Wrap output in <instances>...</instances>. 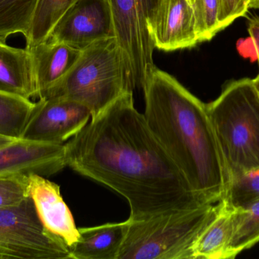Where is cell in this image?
Segmentation results:
<instances>
[{
    "label": "cell",
    "instance_id": "cell-1",
    "mask_svg": "<svg viewBox=\"0 0 259 259\" xmlns=\"http://www.w3.org/2000/svg\"><path fill=\"white\" fill-rule=\"evenodd\" d=\"M67 167L128 202L129 218L208 204L191 187L127 91L65 143Z\"/></svg>",
    "mask_w": 259,
    "mask_h": 259
},
{
    "label": "cell",
    "instance_id": "cell-2",
    "mask_svg": "<svg viewBox=\"0 0 259 259\" xmlns=\"http://www.w3.org/2000/svg\"><path fill=\"white\" fill-rule=\"evenodd\" d=\"M142 89L145 120L192 190L206 203L220 202L229 174L206 104L155 66Z\"/></svg>",
    "mask_w": 259,
    "mask_h": 259
},
{
    "label": "cell",
    "instance_id": "cell-3",
    "mask_svg": "<svg viewBox=\"0 0 259 259\" xmlns=\"http://www.w3.org/2000/svg\"><path fill=\"white\" fill-rule=\"evenodd\" d=\"M134 88L125 56L112 38L83 49L68 74L39 99H70L84 105L94 117Z\"/></svg>",
    "mask_w": 259,
    "mask_h": 259
},
{
    "label": "cell",
    "instance_id": "cell-4",
    "mask_svg": "<svg viewBox=\"0 0 259 259\" xmlns=\"http://www.w3.org/2000/svg\"><path fill=\"white\" fill-rule=\"evenodd\" d=\"M206 106L229 179L259 168V93L252 79L229 82Z\"/></svg>",
    "mask_w": 259,
    "mask_h": 259
},
{
    "label": "cell",
    "instance_id": "cell-5",
    "mask_svg": "<svg viewBox=\"0 0 259 259\" xmlns=\"http://www.w3.org/2000/svg\"><path fill=\"white\" fill-rule=\"evenodd\" d=\"M219 208L220 202L144 218L128 217L118 259H194L195 243Z\"/></svg>",
    "mask_w": 259,
    "mask_h": 259
},
{
    "label": "cell",
    "instance_id": "cell-6",
    "mask_svg": "<svg viewBox=\"0 0 259 259\" xmlns=\"http://www.w3.org/2000/svg\"><path fill=\"white\" fill-rule=\"evenodd\" d=\"M71 259L68 246L41 223L31 198L0 208V259Z\"/></svg>",
    "mask_w": 259,
    "mask_h": 259
},
{
    "label": "cell",
    "instance_id": "cell-7",
    "mask_svg": "<svg viewBox=\"0 0 259 259\" xmlns=\"http://www.w3.org/2000/svg\"><path fill=\"white\" fill-rule=\"evenodd\" d=\"M161 0H108L115 39L122 50L135 87L142 88L155 66L152 27Z\"/></svg>",
    "mask_w": 259,
    "mask_h": 259
},
{
    "label": "cell",
    "instance_id": "cell-8",
    "mask_svg": "<svg viewBox=\"0 0 259 259\" xmlns=\"http://www.w3.org/2000/svg\"><path fill=\"white\" fill-rule=\"evenodd\" d=\"M91 118L90 109L74 100L62 97L39 99L21 138L65 144L84 128Z\"/></svg>",
    "mask_w": 259,
    "mask_h": 259
},
{
    "label": "cell",
    "instance_id": "cell-9",
    "mask_svg": "<svg viewBox=\"0 0 259 259\" xmlns=\"http://www.w3.org/2000/svg\"><path fill=\"white\" fill-rule=\"evenodd\" d=\"M115 38L108 0H78L55 26L49 41L63 43L78 50Z\"/></svg>",
    "mask_w": 259,
    "mask_h": 259
},
{
    "label": "cell",
    "instance_id": "cell-10",
    "mask_svg": "<svg viewBox=\"0 0 259 259\" xmlns=\"http://www.w3.org/2000/svg\"><path fill=\"white\" fill-rule=\"evenodd\" d=\"M67 167L65 144L15 140L0 146V177L53 176Z\"/></svg>",
    "mask_w": 259,
    "mask_h": 259
},
{
    "label": "cell",
    "instance_id": "cell-11",
    "mask_svg": "<svg viewBox=\"0 0 259 259\" xmlns=\"http://www.w3.org/2000/svg\"><path fill=\"white\" fill-rule=\"evenodd\" d=\"M29 194L44 228L62 240L71 251L78 241V228L61 195L59 185L45 176H28Z\"/></svg>",
    "mask_w": 259,
    "mask_h": 259
},
{
    "label": "cell",
    "instance_id": "cell-12",
    "mask_svg": "<svg viewBox=\"0 0 259 259\" xmlns=\"http://www.w3.org/2000/svg\"><path fill=\"white\" fill-rule=\"evenodd\" d=\"M155 48L175 51L199 44L190 0H161L152 30Z\"/></svg>",
    "mask_w": 259,
    "mask_h": 259
},
{
    "label": "cell",
    "instance_id": "cell-13",
    "mask_svg": "<svg viewBox=\"0 0 259 259\" xmlns=\"http://www.w3.org/2000/svg\"><path fill=\"white\" fill-rule=\"evenodd\" d=\"M28 50L31 53L38 98L68 74L82 52L63 43L49 40Z\"/></svg>",
    "mask_w": 259,
    "mask_h": 259
},
{
    "label": "cell",
    "instance_id": "cell-14",
    "mask_svg": "<svg viewBox=\"0 0 259 259\" xmlns=\"http://www.w3.org/2000/svg\"><path fill=\"white\" fill-rule=\"evenodd\" d=\"M0 91L30 100L37 97L30 50L0 42Z\"/></svg>",
    "mask_w": 259,
    "mask_h": 259
},
{
    "label": "cell",
    "instance_id": "cell-15",
    "mask_svg": "<svg viewBox=\"0 0 259 259\" xmlns=\"http://www.w3.org/2000/svg\"><path fill=\"white\" fill-rule=\"evenodd\" d=\"M124 222L78 228V241L71 249V259H118L124 237Z\"/></svg>",
    "mask_w": 259,
    "mask_h": 259
},
{
    "label": "cell",
    "instance_id": "cell-16",
    "mask_svg": "<svg viewBox=\"0 0 259 259\" xmlns=\"http://www.w3.org/2000/svg\"><path fill=\"white\" fill-rule=\"evenodd\" d=\"M235 209L220 201L215 217L198 237L193 247L194 259H227L234 232Z\"/></svg>",
    "mask_w": 259,
    "mask_h": 259
},
{
    "label": "cell",
    "instance_id": "cell-17",
    "mask_svg": "<svg viewBox=\"0 0 259 259\" xmlns=\"http://www.w3.org/2000/svg\"><path fill=\"white\" fill-rule=\"evenodd\" d=\"M78 0H37L28 33L26 48L30 49L48 39L55 26Z\"/></svg>",
    "mask_w": 259,
    "mask_h": 259
},
{
    "label": "cell",
    "instance_id": "cell-18",
    "mask_svg": "<svg viewBox=\"0 0 259 259\" xmlns=\"http://www.w3.org/2000/svg\"><path fill=\"white\" fill-rule=\"evenodd\" d=\"M36 102L0 91V136L20 139Z\"/></svg>",
    "mask_w": 259,
    "mask_h": 259
},
{
    "label": "cell",
    "instance_id": "cell-19",
    "mask_svg": "<svg viewBox=\"0 0 259 259\" xmlns=\"http://www.w3.org/2000/svg\"><path fill=\"white\" fill-rule=\"evenodd\" d=\"M259 242V201L244 209H235L234 232L227 258H235Z\"/></svg>",
    "mask_w": 259,
    "mask_h": 259
},
{
    "label": "cell",
    "instance_id": "cell-20",
    "mask_svg": "<svg viewBox=\"0 0 259 259\" xmlns=\"http://www.w3.org/2000/svg\"><path fill=\"white\" fill-rule=\"evenodd\" d=\"M37 0H0V42L21 33L27 36Z\"/></svg>",
    "mask_w": 259,
    "mask_h": 259
},
{
    "label": "cell",
    "instance_id": "cell-21",
    "mask_svg": "<svg viewBox=\"0 0 259 259\" xmlns=\"http://www.w3.org/2000/svg\"><path fill=\"white\" fill-rule=\"evenodd\" d=\"M223 200L234 209H244L259 201V168L229 179Z\"/></svg>",
    "mask_w": 259,
    "mask_h": 259
},
{
    "label": "cell",
    "instance_id": "cell-22",
    "mask_svg": "<svg viewBox=\"0 0 259 259\" xmlns=\"http://www.w3.org/2000/svg\"><path fill=\"white\" fill-rule=\"evenodd\" d=\"M199 43L211 41L219 32V0H190Z\"/></svg>",
    "mask_w": 259,
    "mask_h": 259
},
{
    "label": "cell",
    "instance_id": "cell-23",
    "mask_svg": "<svg viewBox=\"0 0 259 259\" xmlns=\"http://www.w3.org/2000/svg\"><path fill=\"white\" fill-rule=\"evenodd\" d=\"M30 198L28 176L0 177V208L17 206Z\"/></svg>",
    "mask_w": 259,
    "mask_h": 259
},
{
    "label": "cell",
    "instance_id": "cell-24",
    "mask_svg": "<svg viewBox=\"0 0 259 259\" xmlns=\"http://www.w3.org/2000/svg\"><path fill=\"white\" fill-rule=\"evenodd\" d=\"M249 9V0H219V21L221 31L237 18L245 16Z\"/></svg>",
    "mask_w": 259,
    "mask_h": 259
},
{
    "label": "cell",
    "instance_id": "cell-25",
    "mask_svg": "<svg viewBox=\"0 0 259 259\" xmlns=\"http://www.w3.org/2000/svg\"><path fill=\"white\" fill-rule=\"evenodd\" d=\"M248 31L250 35L252 43L255 46L256 51L257 59L258 62V74L259 76V17H254L251 18L248 23Z\"/></svg>",
    "mask_w": 259,
    "mask_h": 259
},
{
    "label": "cell",
    "instance_id": "cell-26",
    "mask_svg": "<svg viewBox=\"0 0 259 259\" xmlns=\"http://www.w3.org/2000/svg\"><path fill=\"white\" fill-rule=\"evenodd\" d=\"M249 9H259V0H249Z\"/></svg>",
    "mask_w": 259,
    "mask_h": 259
},
{
    "label": "cell",
    "instance_id": "cell-27",
    "mask_svg": "<svg viewBox=\"0 0 259 259\" xmlns=\"http://www.w3.org/2000/svg\"><path fill=\"white\" fill-rule=\"evenodd\" d=\"M17 139H12V138H5V137L0 136V146L4 145L8 143L12 142Z\"/></svg>",
    "mask_w": 259,
    "mask_h": 259
},
{
    "label": "cell",
    "instance_id": "cell-28",
    "mask_svg": "<svg viewBox=\"0 0 259 259\" xmlns=\"http://www.w3.org/2000/svg\"><path fill=\"white\" fill-rule=\"evenodd\" d=\"M253 81L254 85H255V88L259 93V76H257L255 79H252Z\"/></svg>",
    "mask_w": 259,
    "mask_h": 259
}]
</instances>
